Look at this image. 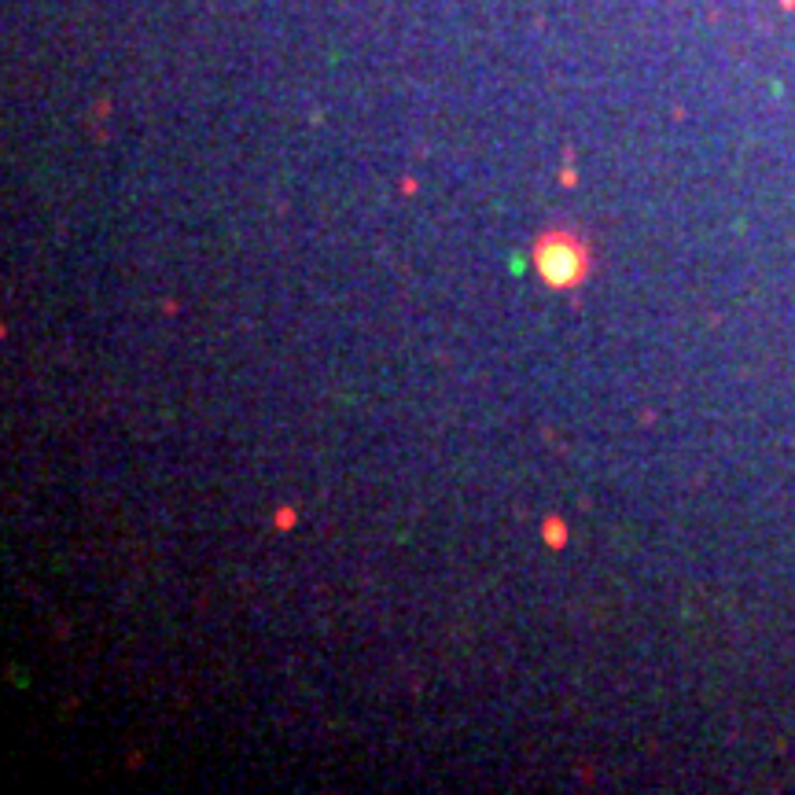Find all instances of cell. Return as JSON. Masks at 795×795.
<instances>
[{"label": "cell", "mask_w": 795, "mask_h": 795, "mask_svg": "<svg viewBox=\"0 0 795 795\" xmlns=\"http://www.w3.org/2000/svg\"><path fill=\"white\" fill-rule=\"evenodd\" d=\"M537 269L549 284L556 288H567V284H578L582 280V269H585V254L578 247V239L571 236H545L537 243Z\"/></svg>", "instance_id": "6da1fadb"}]
</instances>
